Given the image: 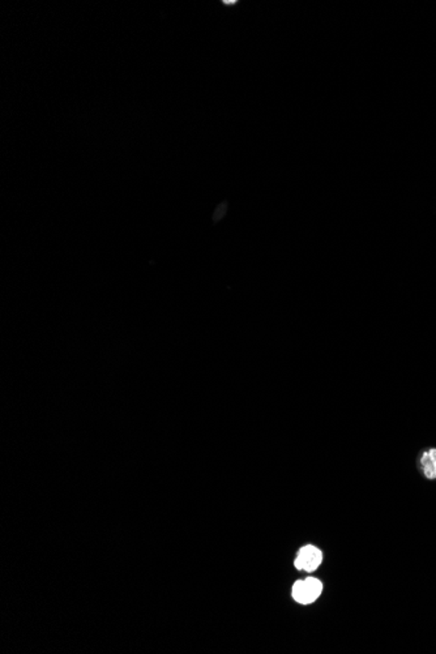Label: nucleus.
I'll return each instance as SVG.
<instances>
[{"label":"nucleus","instance_id":"f257e3e1","mask_svg":"<svg viewBox=\"0 0 436 654\" xmlns=\"http://www.w3.org/2000/svg\"><path fill=\"white\" fill-rule=\"evenodd\" d=\"M323 592L322 581L316 577H307L294 583L291 596L300 605H310L320 597Z\"/></svg>","mask_w":436,"mask_h":654},{"label":"nucleus","instance_id":"f03ea898","mask_svg":"<svg viewBox=\"0 0 436 654\" xmlns=\"http://www.w3.org/2000/svg\"><path fill=\"white\" fill-rule=\"evenodd\" d=\"M323 563V552L314 545H307L302 547L297 554L294 561V565L299 571L314 572L316 571Z\"/></svg>","mask_w":436,"mask_h":654},{"label":"nucleus","instance_id":"7ed1b4c3","mask_svg":"<svg viewBox=\"0 0 436 654\" xmlns=\"http://www.w3.org/2000/svg\"><path fill=\"white\" fill-rule=\"evenodd\" d=\"M419 468L426 480H436V448H430L421 455Z\"/></svg>","mask_w":436,"mask_h":654},{"label":"nucleus","instance_id":"20e7f679","mask_svg":"<svg viewBox=\"0 0 436 654\" xmlns=\"http://www.w3.org/2000/svg\"><path fill=\"white\" fill-rule=\"evenodd\" d=\"M222 3H224L225 6H234V4H237L238 1H237V0H233V1H226V0H225V1H222Z\"/></svg>","mask_w":436,"mask_h":654}]
</instances>
